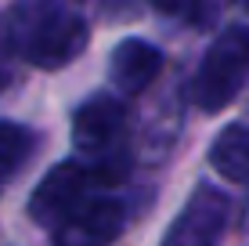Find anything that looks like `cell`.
I'll return each mask as SVG.
<instances>
[{
    "mask_svg": "<svg viewBox=\"0 0 249 246\" xmlns=\"http://www.w3.org/2000/svg\"><path fill=\"white\" fill-rule=\"evenodd\" d=\"M98 185V174H94L90 163H80V159H65V163L51 167L44 174V181L36 185L29 199V214L36 225H58L62 217H69L83 199H87V189Z\"/></svg>",
    "mask_w": 249,
    "mask_h": 246,
    "instance_id": "obj_2",
    "label": "cell"
},
{
    "mask_svg": "<svg viewBox=\"0 0 249 246\" xmlns=\"http://www.w3.org/2000/svg\"><path fill=\"white\" fill-rule=\"evenodd\" d=\"M159 69H162V55L148 40L126 37L112 51V83H116L119 95H141L159 76Z\"/></svg>",
    "mask_w": 249,
    "mask_h": 246,
    "instance_id": "obj_7",
    "label": "cell"
},
{
    "mask_svg": "<svg viewBox=\"0 0 249 246\" xmlns=\"http://www.w3.org/2000/svg\"><path fill=\"white\" fill-rule=\"evenodd\" d=\"M123 127L126 105L112 95H94L87 105H80L72 120V141L80 152L94 159H119L123 156Z\"/></svg>",
    "mask_w": 249,
    "mask_h": 246,
    "instance_id": "obj_3",
    "label": "cell"
},
{
    "mask_svg": "<svg viewBox=\"0 0 249 246\" xmlns=\"http://www.w3.org/2000/svg\"><path fill=\"white\" fill-rule=\"evenodd\" d=\"M224 4H228V0H195V4H192V7H195V11H192V22H195V25H213Z\"/></svg>",
    "mask_w": 249,
    "mask_h": 246,
    "instance_id": "obj_11",
    "label": "cell"
},
{
    "mask_svg": "<svg viewBox=\"0 0 249 246\" xmlns=\"http://www.w3.org/2000/svg\"><path fill=\"white\" fill-rule=\"evenodd\" d=\"M152 7L162 11V15H174V11H181V7H184V0H152Z\"/></svg>",
    "mask_w": 249,
    "mask_h": 246,
    "instance_id": "obj_12",
    "label": "cell"
},
{
    "mask_svg": "<svg viewBox=\"0 0 249 246\" xmlns=\"http://www.w3.org/2000/svg\"><path fill=\"white\" fill-rule=\"evenodd\" d=\"M228 225V199L213 185H199L184 210L174 217L159 246H220Z\"/></svg>",
    "mask_w": 249,
    "mask_h": 246,
    "instance_id": "obj_5",
    "label": "cell"
},
{
    "mask_svg": "<svg viewBox=\"0 0 249 246\" xmlns=\"http://www.w3.org/2000/svg\"><path fill=\"white\" fill-rule=\"evenodd\" d=\"M210 167L228 181L249 185V127L246 123H231L217 134L210 149Z\"/></svg>",
    "mask_w": 249,
    "mask_h": 246,
    "instance_id": "obj_8",
    "label": "cell"
},
{
    "mask_svg": "<svg viewBox=\"0 0 249 246\" xmlns=\"http://www.w3.org/2000/svg\"><path fill=\"white\" fill-rule=\"evenodd\" d=\"M249 76V29L246 25H231L210 44L199 76H195V105L202 113H220L224 105L238 98Z\"/></svg>",
    "mask_w": 249,
    "mask_h": 246,
    "instance_id": "obj_1",
    "label": "cell"
},
{
    "mask_svg": "<svg viewBox=\"0 0 249 246\" xmlns=\"http://www.w3.org/2000/svg\"><path fill=\"white\" fill-rule=\"evenodd\" d=\"M29 131L11 120H0V170H11V167H18L25 159V152H29Z\"/></svg>",
    "mask_w": 249,
    "mask_h": 246,
    "instance_id": "obj_10",
    "label": "cell"
},
{
    "mask_svg": "<svg viewBox=\"0 0 249 246\" xmlns=\"http://www.w3.org/2000/svg\"><path fill=\"white\" fill-rule=\"evenodd\" d=\"M83 47H87V22L72 11H51L44 22L25 33L22 55L36 69H62Z\"/></svg>",
    "mask_w": 249,
    "mask_h": 246,
    "instance_id": "obj_4",
    "label": "cell"
},
{
    "mask_svg": "<svg viewBox=\"0 0 249 246\" xmlns=\"http://www.w3.org/2000/svg\"><path fill=\"white\" fill-rule=\"evenodd\" d=\"M25 40H22V25H18V11L0 19V91L15 80V62H18Z\"/></svg>",
    "mask_w": 249,
    "mask_h": 246,
    "instance_id": "obj_9",
    "label": "cell"
},
{
    "mask_svg": "<svg viewBox=\"0 0 249 246\" xmlns=\"http://www.w3.org/2000/svg\"><path fill=\"white\" fill-rule=\"evenodd\" d=\"M123 203L116 199H83L69 217L54 225L51 246H108L123 232Z\"/></svg>",
    "mask_w": 249,
    "mask_h": 246,
    "instance_id": "obj_6",
    "label": "cell"
}]
</instances>
